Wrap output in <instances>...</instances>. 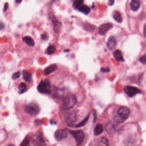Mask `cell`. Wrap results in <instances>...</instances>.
<instances>
[{"mask_svg": "<svg viewBox=\"0 0 146 146\" xmlns=\"http://www.w3.org/2000/svg\"><path fill=\"white\" fill-rule=\"evenodd\" d=\"M130 113L129 109L126 106H121L119 109L118 115L114 118L115 122L117 123H123L129 117Z\"/></svg>", "mask_w": 146, "mask_h": 146, "instance_id": "obj_1", "label": "cell"}, {"mask_svg": "<svg viewBox=\"0 0 146 146\" xmlns=\"http://www.w3.org/2000/svg\"><path fill=\"white\" fill-rule=\"evenodd\" d=\"M77 99L74 94H69L64 98L63 102V107L64 109L68 110L76 105Z\"/></svg>", "mask_w": 146, "mask_h": 146, "instance_id": "obj_2", "label": "cell"}, {"mask_svg": "<svg viewBox=\"0 0 146 146\" xmlns=\"http://www.w3.org/2000/svg\"><path fill=\"white\" fill-rule=\"evenodd\" d=\"M25 112L32 116H36L39 114L40 111L39 106L35 103H30L24 106Z\"/></svg>", "mask_w": 146, "mask_h": 146, "instance_id": "obj_3", "label": "cell"}, {"mask_svg": "<svg viewBox=\"0 0 146 146\" xmlns=\"http://www.w3.org/2000/svg\"><path fill=\"white\" fill-rule=\"evenodd\" d=\"M51 87L49 81L45 80L40 82L37 86V90L41 93L50 94L51 93Z\"/></svg>", "mask_w": 146, "mask_h": 146, "instance_id": "obj_4", "label": "cell"}, {"mask_svg": "<svg viewBox=\"0 0 146 146\" xmlns=\"http://www.w3.org/2000/svg\"><path fill=\"white\" fill-rule=\"evenodd\" d=\"M72 135L73 137L76 144L78 146H81L83 144L85 138V133L82 130L69 131Z\"/></svg>", "mask_w": 146, "mask_h": 146, "instance_id": "obj_5", "label": "cell"}, {"mask_svg": "<svg viewBox=\"0 0 146 146\" xmlns=\"http://www.w3.org/2000/svg\"><path fill=\"white\" fill-rule=\"evenodd\" d=\"M64 121L68 125H72L77 120L76 115L75 111H69L64 115Z\"/></svg>", "mask_w": 146, "mask_h": 146, "instance_id": "obj_6", "label": "cell"}, {"mask_svg": "<svg viewBox=\"0 0 146 146\" xmlns=\"http://www.w3.org/2000/svg\"><path fill=\"white\" fill-rule=\"evenodd\" d=\"M125 93L129 97H133L136 94L141 93V91L136 87L131 86H126L123 88Z\"/></svg>", "mask_w": 146, "mask_h": 146, "instance_id": "obj_7", "label": "cell"}, {"mask_svg": "<svg viewBox=\"0 0 146 146\" xmlns=\"http://www.w3.org/2000/svg\"><path fill=\"white\" fill-rule=\"evenodd\" d=\"M33 146H44L45 142L41 133H37L33 138Z\"/></svg>", "mask_w": 146, "mask_h": 146, "instance_id": "obj_8", "label": "cell"}, {"mask_svg": "<svg viewBox=\"0 0 146 146\" xmlns=\"http://www.w3.org/2000/svg\"><path fill=\"white\" fill-rule=\"evenodd\" d=\"M112 27L113 24L111 23H106L101 24L99 28V33L100 35H105Z\"/></svg>", "mask_w": 146, "mask_h": 146, "instance_id": "obj_9", "label": "cell"}, {"mask_svg": "<svg viewBox=\"0 0 146 146\" xmlns=\"http://www.w3.org/2000/svg\"><path fill=\"white\" fill-rule=\"evenodd\" d=\"M67 132L64 129H58L56 131L54 136L58 141H60L65 138L67 136Z\"/></svg>", "mask_w": 146, "mask_h": 146, "instance_id": "obj_10", "label": "cell"}, {"mask_svg": "<svg viewBox=\"0 0 146 146\" xmlns=\"http://www.w3.org/2000/svg\"><path fill=\"white\" fill-rule=\"evenodd\" d=\"M52 24H53V26H54V31L56 33H58L60 31L61 28V23L57 20V18L54 17L52 18Z\"/></svg>", "mask_w": 146, "mask_h": 146, "instance_id": "obj_11", "label": "cell"}, {"mask_svg": "<svg viewBox=\"0 0 146 146\" xmlns=\"http://www.w3.org/2000/svg\"><path fill=\"white\" fill-rule=\"evenodd\" d=\"M106 130L109 134H112L115 132L117 130V126L115 123L110 122L106 125Z\"/></svg>", "mask_w": 146, "mask_h": 146, "instance_id": "obj_12", "label": "cell"}, {"mask_svg": "<svg viewBox=\"0 0 146 146\" xmlns=\"http://www.w3.org/2000/svg\"><path fill=\"white\" fill-rule=\"evenodd\" d=\"M117 41L115 38L113 36H111L109 38L107 43V46L109 49L113 50L116 47Z\"/></svg>", "mask_w": 146, "mask_h": 146, "instance_id": "obj_13", "label": "cell"}, {"mask_svg": "<svg viewBox=\"0 0 146 146\" xmlns=\"http://www.w3.org/2000/svg\"><path fill=\"white\" fill-rule=\"evenodd\" d=\"M57 69H58V66L56 64H52L44 69L43 71V74L46 75H49L50 74L55 71L56 70H57Z\"/></svg>", "mask_w": 146, "mask_h": 146, "instance_id": "obj_14", "label": "cell"}, {"mask_svg": "<svg viewBox=\"0 0 146 146\" xmlns=\"http://www.w3.org/2000/svg\"><path fill=\"white\" fill-rule=\"evenodd\" d=\"M97 146H109V140L105 137L99 138L97 142Z\"/></svg>", "mask_w": 146, "mask_h": 146, "instance_id": "obj_15", "label": "cell"}, {"mask_svg": "<svg viewBox=\"0 0 146 146\" xmlns=\"http://www.w3.org/2000/svg\"><path fill=\"white\" fill-rule=\"evenodd\" d=\"M113 56L116 60L118 62H124V59L123 58V56L122 53L119 50H117L115 51L113 54Z\"/></svg>", "mask_w": 146, "mask_h": 146, "instance_id": "obj_16", "label": "cell"}, {"mask_svg": "<svg viewBox=\"0 0 146 146\" xmlns=\"http://www.w3.org/2000/svg\"><path fill=\"white\" fill-rule=\"evenodd\" d=\"M140 2L138 0H133L130 4L131 9L133 11H136L139 8L140 6Z\"/></svg>", "mask_w": 146, "mask_h": 146, "instance_id": "obj_17", "label": "cell"}, {"mask_svg": "<svg viewBox=\"0 0 146 146\" xmlns=\"http://www.w3.org/2000/svg\"><path fill=\"white\" fill-rule=\"evenodd\" d=\"M22 76H23V79L26 82L30 83L31 81L32 78L31 74L27 70H23Z\"/></svg>", "mask_w": 146, "mask_h": 146, "instance_id": "obj_18", "label": "cell"}, {"mask_svg": "<svg viewBox=\"0 0 146 146\" xmlns=\"http://www.w3.org/2000/svg\"><path fill=\"white\" fill-rule=\"evenodd\" d=\"M22 40L29 46H34V42L33 39L30 36H25L22 38Z\"/></svg>", "mask_w": 146, "mask_h": 146, "instance_id": "obj_19", "label": "cell"}, {"mask_svg": "<svg viewBox=\"0 0 146 146\" xmlns=\"http://www.w3.org/2000/svg\"><path fill=\"white\" fill-rule=\"evenodd\" d=\"M79 11L85 14H88V13L90 12L91 9L89 7H88L87 6L84 4H82L78 9Z\"/></svg>", "mask_w": 146, "mask_h": 146, "instance_id": "obj_20", "label": "cell"}, {"mask_svg": "<svg viewBox=\"0 0 146 146\" xmlns=\"http://www.w3.org/2000/svg\"><path fill=\"white\" fill-rule=\"evenodd\" d=\"M103 131V127L101 124H98L95 128L94 131V135L98 136L101 134Z\"/></svg>", "mask_w": 146, "mask_h": 146, "instance_id": "obj_21", "label": "cell"}, {"mask_svg": "<svg viewBox=\"0 0 146 146\" xmlns=\"http://www.w3.org/2000/svg\"><path fill=\"white\" fill-rule=\"evenodd\" d=\"M30 137L28 135H27L23 140V141H22L20 146H30Z\"/></svg>", "mask_w": 146, "mask_h": 146, "instance_id": "obj_22", "label": "cell"}, {"mask_svg": "<svg viewBox=\"0 0 146 146\" xmlns=\"http://www.w3.org/2000/svg\"><path fill=\"white\" fill-rule=\"evenodd\" d=\"M113 18L117 22H122V17L120 13L117 11H115L113 13Z\"/></svg>", "mask_w": 146, "mask_h": 146, "instance_id": "obj_23", "label": "cell"}, {"mask_svg": "<svg viewBox=\"0 0 146 146\" xmlns=\"http://www.w3.org/2000/svg\"><path fill=\"white\" fill-rule=\"evenodd\" d=\"M89 117L90 115H88V116H87V117H86V118H85V119H84L81 122H80L79 124L76 125L75 126V128H80V127L84 126L85 125L86 123H87V121H88V119H89Z\"/></svg>", "mask_w": 146, "mask_h": 146, "instance_id": "obj_24", "label": "cell"}, {"mask_svg": "<svg viewBox=\"0 0 146 146\" xmlns=\"http://www.w3.org/2000/svg\"><path fill=\"white\" fill-rule=\"evenodd\" d=\"M56 51V48L54 46L51 45L48 47L46 52L48 55H51V54H53L54 53H55Z\"/></svg>", "mask_w": 146, "mask_h": 146, "instance_id": "obj_25", "label": "cell"}, {"mask_svg": "<svg viewBox=\"0 0 146 146\" xmlns=\"http://www.w3.org/2000/svg\"><path fill=\"white\" fill-rule=\"evenodd\" d=\"M84 1L81 0H78L74 2L73 4V7L76 10H78L79 8L83 4Z\"/></svg>", "mask_w": 146, "mask_h": 146, "instance_id": "obj_26", "label": "cell"}, {"mask_svg": "<svg viewBox=\"0 0 146 146\" xmlns=\"http://www.w3.org/2000/svg\"><path fill=\"white\" fill-rule=\"evenodd\" d=\"M18 90L20 93H23L26 90L27 85L24 83H21L18 87Z\"/></svg>", "mask_w": 146, "mask_h": 146, "instance_id": "obj_27", "label": "cell"}, {"mask_svg": "<svg viewBox=\"0 0 146 146\" xmlns=\"http://www.w3.org/2000/svg\"><path fill=\"white\" fill-rule=\"evenodd\" d=\"M20 77V72H16L14 73L12 75V79L14 80L17 79Z\"/></svg>", "mask_w": 146, "mask_h": 146, "instance_id": "obj_28", "label": "cell"}, {"mask_svg": "<svg viewBox=\"0 0 146 146\" xmlns=\"http://www.w3.org/2000/svg\"><path fill=\"white\" fill-rule=\"evenodd\" d=\"M139 61L143 64H146V55H144L140 58Z\"/></svg>", "mask_w": 146, "mask_h": 146, "instance_id": "obj_29", "label": "cell"}, {"mask_svg": "<svg viewBox=\"0 0 146 146\" xmlns=\"http://www.w3.org/2000/svg\"><path fill=\"white\" fill-rule=\"evenodd\" d=\"M101 70L103 73H109L110 71V69L108 68H102Z\"/></svg>", "mask_w": 146, "mask_h": 146, "instance_id": "obj_30", "label": "cell"}, {"mask_svg": "<svg viewBox=\"0 0 146 146\" xmlns=\"http://www.w3.org/2000/svg\"><path fill=\"white\" fill-rule=\"evenodd\" d=\"M8 3H6L4 5V8L3 9V11H4V12H5L7 10L8 7Z\"/></svg>", "mask_w": 146, "mask_h": 146, "instance_id": "obj_31", "label": "cell"}, {"mask_svg": "<svg viewBox=\"0 0 146 146\" xmlns=\"http://www.w3.org/2000/svg\"><path fill=\"white\" fill-rule=\"evenodd\" d=\"M41 38L43 39V40H46L48 39V36L46 34H42L41 35Z\"/></svg>", "mask_w": 146, "mask_h": 146, "instance_id": "obj_32", "label": "cell"}, {"mask_svg": "<svg viewBox=\"0 0 146 146\" xmlns=\"http://www.w3.org/2000/svg\"><path fill=\"white\" fill-rule=\"evenodd\" d=\"M144 37H146V24L144 26Z\"/></svg>", "mask_w": 146, "mask_h": 146, "instance_id": "obj_33", "label": "cell"}, {"mask_svg": "<svg viewBox=\"0 0 146 146\" xmlns=\"http://www.w3.org/2000/svg\"><path fill=\"white\" fill-rule=\"evenodd\" d=\"M113 3H114V1H110L109 3V4L110 6H111L113 4Z\"/></svg>", "mask_w": 146, "mask_h": 146, "instance_id": "obj_34", "label": "cell"}, {"mask_svg": "<svg viewBox=\"0 0 146 146\" xmlns=\"http://www.w3.org/2000/svg\"><path fill=\"white\" fill-rule=\"evenodd\" d=\"M0 27H1V30H2L3 28H4V24H3L2 23H1V26Z\"/></svg>", "mask_w": 146, "mask_h": 146, "instance_id": "obj_35", "label": "cell"}, {"mask_svg": "<svg viewBox=\"0 0 146 146\" xmlns=\"http://www.w3.org/2000/svg\"><path fill=\"white\" fill-rule=\"evenodd\" d=\"M7 146H15V145L12 144H9V145H8Z\"/></svg>", "mask_w": 146, "mask_h": 146, "instance_id": "obj_36", "label": "cell"}, {"mask_svg": "<svg viewBox=\"0 0 146 146\" xmlns=\"http://www.w3.org/2000/svg\"><path fill=\"white\" fill-rule=\"evenodd\" d=\"M16 2L17 3H20L22 2V1H16Z\"/></svg>", "mask_w": 146, "mask_h": 146, "instance_id": "obj_37", "label": "cell"}]
</instances>
